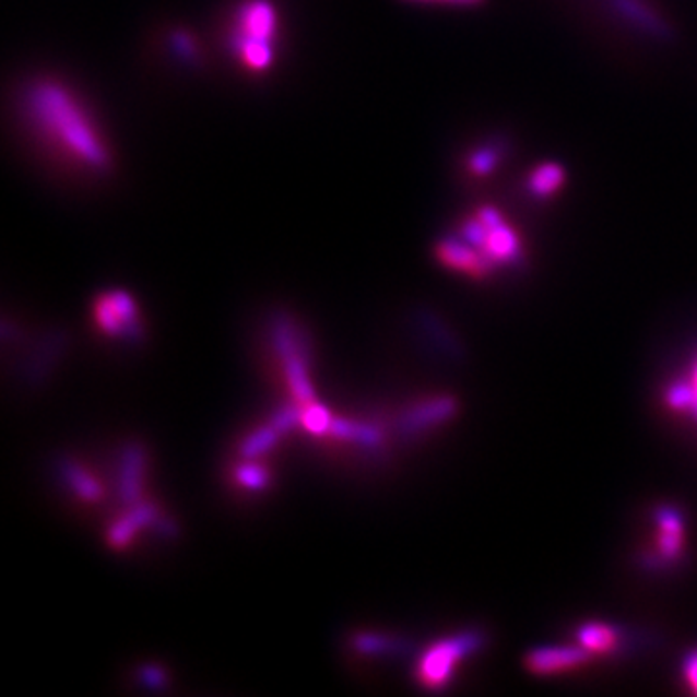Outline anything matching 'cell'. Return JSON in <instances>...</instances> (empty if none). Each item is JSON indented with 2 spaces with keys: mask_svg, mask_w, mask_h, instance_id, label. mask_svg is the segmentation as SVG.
Wrapping results in <instances>:
<instances>
[{
  "mask_svg": "<svg viewBox=\"0 0 697 697\" xmlns=\"http://www.w3.org/2000/svg\"><path fill=\"white\" fill-rule=\"evenodd\" d=\"M395 643H391L390 639L382 638V636H358L355 638V649H358L361 653H386L395 649Z\"/></svg>",
  "mask_w": 697,
  "mask_h": 697,
  "instance_id": "20",
  "label": "cell"
},
{
  "mask_svg": "<svg viewBox=\"0 0 697 697\" xmlns=\"http://www.w3.org/2000/svg\"><path fill=\"white\" fill-rule=\"evenodd\" d=\"M235 481L238 485L247 486L250 491H260L268 486L270 475L262 465H240L235 471Z\"/></svg>",
  "mask_w": 697,
  "mask_h": 697,
  "instance_id": "18",
  "label": "cell"
},
{
  "mask_svg": "<svg viewBox=\"0 0 697 697\" xmlns=\"http://www.w3.org/2000/svg\"><path fill=\"white\" fill-rule=\"evenodd\" d=\"M134 529L137 525L130 521V519H120L117 521L115 525L111 528V533H109V543L115 548H122V546H127L128 541H130V536L134 533Z\"/></svg>",
  "mask_w": 697,
  "mask_h": 697,
  "instance_id": "21",
  "label": "cell"
},
{
  "mask_svg": "<svg viewBox=\"0 0 697 697\" xmlns=\"http://www.w3.org/2000/svg\"><path fill=\"white\" fill-rule=\"evenodd\" d=\"M175 45H177V49H179V51L182 52V55H185L187 59H192V57H194V45H192V43H190V39H188V37H185V35H177Z\"/></svg>",
  "mask_w": 697,
  "mask_h": 697,
  "instance_id": "26",
  "label": "cell"
},
{
  "mask_svg": "<svg viewBox=\"0 0 697 697\" xmlns=\"http://www.w3.org/2000/svg\"><path fill=\"white\" fill-rule=\"evenodd\" d=\"M566 185V167L558 162L539 163L528 177L529 194L536 200L553 198Z\"/></svg>",
  "mask_w": 697,
  "mask_h": 697,
  "instance_id": "11",
  "label": "cell"
},
{
  "mask_svg": "<svg viewBox=\"0 0 697 697\" xmlns=\"http://www.w3.org/2000/svg\"><path fill=\"white\" fill-rule=\"evenodd\" d=\"M655 521L659 528L655 558L664 566L681 558L684 548V518L676 508L663 506L657 510Z\"/></svg>",
  "mask_w": 697,
  "mask_h": 697,
  "instance_id": "9",
  "label": "cell"
},
{
  "mask_svg": "<svg viewBox=\"0 0 697 697\" xmlns=\"http://www.w3.org/2000/svg\"><path fill=\"white\" fill-rule=\"evenodd\" d=\"M481 646L483 636L476 631H465L434 643L418 659L417 681L426 688H440L450 682L456 666Z\"/></svg>",
  "mask_w": 697,
  "mask_h": 697,
  "instance_id": "3",
  "label": "cell"
},
{
  "mask_svg": "<svg viewBox=\"0 0 697 697\" xmlns=\"http://www.w3.org/2000/svg\"><path fill=\"white\" fill-rule=\"evenodd\" d=\"M144 682L145 684H150L152 688H160L163 682H165V678H163V674L160 669H145Z\"/></svg>",
  "mask_w": 697,
  "mask_h": 697,
  "instance_id": "25",
  "label": "cell"
},
{
  "mask_svg": "<svg viewBox=\"0 0 697 697\" xmlns=\"http://www.w3.org/2000/svg\"><path fill=\"white\" fill-rule=\"evenodd\" d=\"M411 2H423V4H446V7H481L485 0H411Z\"/></svg>",
  "mask_w": 697,
  "mask_h": 697,
  "instance_id": "24",
  "label": "cell"
},
{
  "mask_svg": "<svg viewBox=\"0 0 697 697\" xmlns=\"http://www.w3.org/2000/svg\"><path fill=\"white\" fill-rule=\"evenodd\" d=\"M506 152H508V145L504 140H493V142L476 145L475 150L469 152L468 162H465L469 173L479 179L493 175Z\"/></svg>",
  "mask_w": 697,
  "mask_h": 697,
  "instance_id": "12",
  "label": "cell"
},
{
  "mask_svg": "<svg viewBox=\"0 0 697 697\" xmlns=\"http://www.w3.org/2000/svg\"><path fill=\"white\" fill-rule=\"evenodd\" d=\"M22 105L35 132L70 163L92 173L111 169V147L69 85L52 78L35 80L27 85Z\"/></svg>",
  "mask_w": 697,
  "mask_h": 697,
  "instance_id": "1",
  "label": "cell"
},
{
  "mask_svg": "<svg viewBox=\"0 0 697 697\" xmlns=\"http://www.w3.org/2000/svg\"><path fill=\"white\" fill-rule=\"evenodd\" d=\"M476 215L485 223V243L483 255L496 265H516L523 260V243L513 229V225L506 222L503 212L496 205L485 204L476 208Z\"/></svg>",
  "mask_w": 697,
  "mask_h": 697,
  "instance_id": "4",
  "label": "cell"
},
{
  "mask_svg": "<svg viewBox=\"0 0 697 697\" xmlns=\"http://www.w3.org/2000/svg\"><path fill=\"white\" fill-rule=\"evenodd\" d=\"M60 469H62V475L67 479V483L74 488V493H76L80 498H84L87 503H95V500L102 498L103 491L99 483L87 475L85 471L78 468L76 463L62 461Z\"/></svg>",
  "mask_w": 697,
  "mask_h": 697,
  "instance_id": "15",
  "label": "cell"
},
{
  "mask_svg": "<svg viewBox=\"0 0 697 697\" xmlns=\"http://www.w3.org/2000/svg\"><path fill=\"white\" fill-rule=\"evenodd\" d=\"M616 16L655 42H671L674 29L669 20L647 0H606Z\"/></svg>",
  "mask_w": 697,
  "mask_h": 697,
  "instance_id": "7",
  "label": "cell"
},
{
  "mask_svg": "<svg viewBox=\"0 0 697 697\" xmlns=\"http://www.w3.org/2000/svg\"><path fill=\"white\" fill-rule=\"evenodd\" d=\"M144 465V450L140 444H130L125 450L120 491L127 504H137L140 498V473Z\"/></svg>",
  "mask_w": 697,
  "mask_h": 697,
  "instance_id": "13",
  "label": "cell"
},
{
  "mask_svg": "<svg viewBox=\"0 0 697 697\" xmlns=\"http://www.w3.org/2000/svg\"><path fill=\"white\" fill-rule=\"evenodd\" d=\"M280 16L272 0H245L233 26V49L245 69L262 74L275 60Z\"/></svg>",
  "mask_w": 697,
  "mask_h": 697,
  "instance_id": "2",
  "label": "cell"
},
{
  "mask_svg": "<svg viewBox=\"0 0 697 697\" xmlns=\"http://www.w3.org/2000/svg\"><path fill=\"white\" fill-rule=\"evenodd\" d=\"M591 661V653L579 646L541 647L529 653L525 666L529 671L546 676L556 672L574 671Z\"/></svg>",
  "mask_w": 697,
  "mask_h": 697,
  "instance_id": "8",
  "label": "cell"
},
{
  "mask_svg": "<svg viewBox=\"0 0 697 697\" xmlns=\"http://www.w3.org/2000/svg\"><path fill=\"white\" fill-rule=\"evenodd\" d=\"M578 643L593 653H609L618 646V634L603 622H587L578 629Z\"/></svg>",
  "mask_w": 697,
  "mask_h": 697,
  "instance_id": "14",
  "label": "cell"
},
{
  "mask_svg": "<svg viewBox=\"0 0 697 697\" xmlns=\"http://www.w3.org/2000/svg\"><path fill=\"white\" fill-rule=\"evenodd\" d=\"M689 386H692V393H694V400H692L689 411L697 417V361L696 366H694V376H692V380H689Z\"/></svg>",
  "mask_w": 697,
  "mask_h": 697,
  "instance_id": "27",
  "label": "cell"
},
{
  "mask_svg": "<svg viewBox=\"0 0 697 697\" xmlns=\"http://www.w3.org/2000/svg\"><path fill=\"white\" fill-rule=\"evenodd\" d=\"M434 256L451 272L465 273L475 280H485L496 272V265L481 250L465 243L460 235L440 238L434 247Z\"/></svg>",
  "mask_w": 697,
  "mask_h": 697,
  "instance_id": "6",
  "label": "cell"
},
{
  "mask_svg": "<svg viewBox=\"0 0 697 697\" xmlns=\"http://www.w3.org/2000/svg\"><path fill=\"white\" fill-rule=\"evenodd\" d=\"M453 413H456V401L451 398L425 401L417 407L409 409L407 413L401 417V433H423L453 417Z\"/></svg>",
  "mask_w": 697,
  "mask_h": 697,
  "instance_id": "10",
  "label": "cell"
},
{
  "mask_svg": "<svg viewBox=\"0 0 697 697\" xmlns=\"http://www.w3.org/2000/svg\"><path fill=\"white\" fill-rule=\"evenodd\" d=\"M94 316L97 326L111 338L125 335L132 341L142 338L137 303L127 291H109L95 298Z\"/></svg>",
  "mask_w": 697,
  "mask_h": 697,
  "instance_id": "5",
  "label": "cell"
},
{
  "mask_svg": "<svg viewBox=\"0 0 697 697\" xmlns=\"http://www.w3.org/2000/svg\"><path fill=\"white\" fill-rule=\"evenodd\" d=\"M155 518V508L152 504H138L132 508V511H128V519L137 525V528H144L147 523H152Z\"/></svg>",
  "mask_w": 697,
  "mask_h": 697,
  "instance_id": "22",
  "label": "cell"
},
{
  "mask_svg": "<svg viewBox=\"0 0 697 697\" xmlns=\"http://www.w3.org/2000/svg\"><path fill=\"white\" fill-rule=\"evenodd\" d=\"M300 418H303V411H300V409L295 407V405H285V407H281L280 411L273 415L272 426L280 434L287 433L293 426L300 423Z\"/></svg>",
  "mask_w": 697,
  "mask_h": 697,
  "instance_id": "19",
  "label": "cell"
},
{
  "mask_svg": "<svg viewBox=\"0 0 697 697\" xmlns=\"http://www.w3.org/2000/svg\"><path fill=\"white\" fill-rule=\"evenodd\" d=\"M277 438H280V433L273 428V426H268V428H260V430H256V433L247 436L243 444H240V456L243 458H247V460H255L258 456H262L264 451L270 450L277 442Z\"/></svg>",
  "mask_w": 697,
  "mask_h": 697,
  "instance_id": "16",
  "label": "cell"
},
{
  "mask_svg": "<svg viewBox=\"0 0 697 697\" xmlns=\"http://www.w3.org/2000/svg\"><path fill=\"white\" fill-rule=\"evenodd\" d=\"M684 678L697 694V651L684 661Z\"/></svg>",
  "mask_w": 697,
  "mask_h": 697,
  "instance_id": "23",
  "label": "cell"
},
{
  "mask_svg": "<svg viewBox=\"0 0 697 697\" xmlns=\"http://www.w3.org/2000/svg\"><path fill=\"white\" fill-rule=\"evenodd\" d=\"M300 423L305 425L307 430H310L312 434H323L330 430V425H332V418L328 415V411L320 405V403H308L305 411H303V418H300Z\"/></svg>",
  "mask_w": 697,
  "mask_h": 697,
  "instance_id": "17",
  "label": "cell"
}]
</instances>
